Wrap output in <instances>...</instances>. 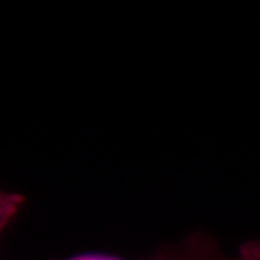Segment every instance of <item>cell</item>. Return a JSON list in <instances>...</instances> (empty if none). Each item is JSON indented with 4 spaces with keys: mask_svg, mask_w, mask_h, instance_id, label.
I'll return each mask as SVG.
<instances>
[{
    "mask_svg": "<svg viewBox=\"0 0 260 260\" xmlns=\"http://www.w3.org/2000/svg\"><path fill=\"white\" fill-rule=\"evenodd\" d=\"M152 260H260V237L248 240L235 252L228 253L211 234L195 230Z\"/></svg>",
    "mask_w": 260,
    "mask_h": 260,
    "instance_id": "6da1fadb",
    "label": "cell"
},
{
    "mask_svg": "<svg viewBox=\"0 0 260 260\" xmlns=\"http://www.w3.org/2000/svg\"><path fill=\"white\" fill-rule=\"evenodd\" d=\"M24 203V198L17 193L0 189V236L11 223Z\"/></svg>",
    "mask_w": 260,
    "mask_h": 260,
    "instance_id": "7a4b0ae2",
    "label": "cell"
},
{
    "mask_svg": "<svg viewBox=\"0 0 260 260\" xmlns=\"http://www.w3.org/2000/svg\"><path fill=\"white\" fill-rule=\"evenodd\" d=\"M70 260H122V259L116 258V256L104 255V254H86V255L77 256V258H74Z\"/></svg>",
    "mask_w": 260,
    "mask_h": 260,
    "instance_id": "3957f363",
    "label": "cell"
}]
</instances>
